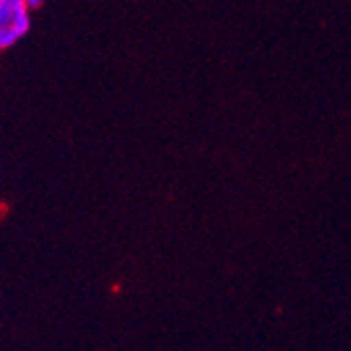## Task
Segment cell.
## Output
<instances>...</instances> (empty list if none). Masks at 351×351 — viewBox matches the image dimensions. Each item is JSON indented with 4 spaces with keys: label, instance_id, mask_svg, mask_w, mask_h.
<instances>
[{
    "label": "cell",
    "instance_id": "6da1fadb",
    "mask_svg": "<svg viewBox=\"0 0 351 351\" xmlns=\"http://www.w3.org/2000/svg\"><path fill=\"white\" fill-rule=\"evenodd\" d=\"M32 27V11L25 0H5L0 5V53L19 45Z\"/></svg>",
    "mask_w": 351,
    "mask_h": 351
},
{
    "label": "cell",
    "instance_id": "7a4b0ae2",
    "mask_svg": "<svg viewBox=\"0 0 351 351\" xmlns=\"http://www.w3.org/2000/svg\"><path fill=\"white\" fill-rule=\"evenodd\" d=\"M25 5L29 7V11L34 13V11H38L43 5H45V0H25Z\"/></svg>",
    "mask_w": 351,
    "mask_h": 351
},
{
    "label": "cell",
    "instance_id": "3957f363",
    "mask_svg": "<svg viewBox=\"0 0 351 351\" xmlns=\"http://www.w3.org/2000/svg\"><path fill=\"white\" fill-rule=\"evenodd\" d=\"M3 3H5V0H0V5H3Z\"/></svg>",
    "mask_w": 351,
    "mask_h": 351
}]
</instances>
